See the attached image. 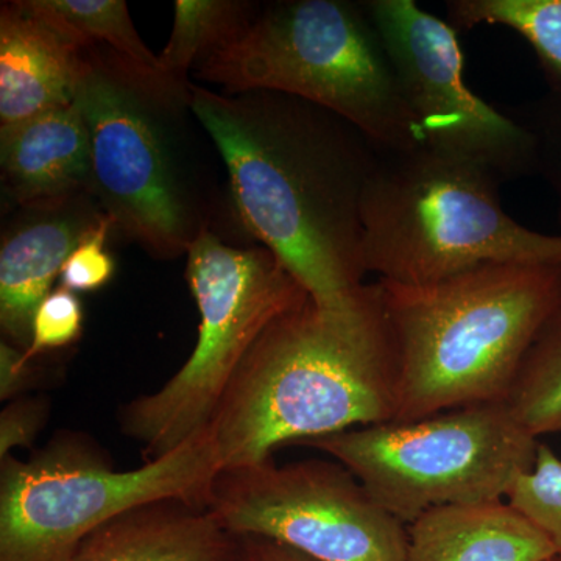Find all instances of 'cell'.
<instances>
[{
	"label": "cell",
	"instance_id": "obj_1",
	"mask_svg": "<svg viewBox=\"0 0 561 561\" xmlns=\"http://www.w3.org/2000/svg\"><path fill=\"white\" fill-rule=\"evenodd\" d=\"M192 110L224 161L232 216L317 301L360 286L362 203L376 146L337 114L275 91L191 81Z\"/></svg>",
	"mask_w": 561,
	"mask_h": 561
},
{
	"label": "cell",
	"instance_id": "obj_2",
	"mask_svg": "<svg viewBox=\"0 0 561 561\" xmlns=\"http://www.w3.org/2000/svg\"><path fill=\"white\" fill-rule=\"evenodd\" d=\"M398 357L379 283L334 301L311 295L271 321L208 426L220 470L394 419Z\"/></svg>",
	"mask_w": 561,
	"mask_h": 561
},
{
	"label": "cell",
	"instance_id": "obj_3",
	"mask_svg": "<svg viewBox=\"0 0 561 561\" xmlns=\"http://www.w3.org/2000/svg\"><path fill=\"white\" fill-rule=\"evenodd\" d=\"M190 87L110 47L81 50L76 102L90 131V194L114 230L157 260L186 254L219 213L220 154Z\"/></svg>",
	"mask_w": 561,
	"mask_h": 561
},
{
	"label": "cell",
	"instance_id": "obj_4",
	"mask_svg": "<svg viewBox=\"0 0 561 561\" xmlns=\"http://www.w3.org/2000/svg\"><path fill=\"white\" fill-rule=\"evenodd\" d=\"M378 283L398 357L393 420L505 402L561 309L559 265L486 264L419 286Z\"/></svg>",
	"mask_w": 561,
	"mask_h": 561
},
{
	"label": "cell",
	"instance_id": "obj_5",
	"mask_svg": "<svg viewBox=\"0 0 561 561\" xmlns=\"http://www.w3.org/2000/svg\"><path fill=\"white\" fill-rule=\"evenodd\" d=\"M501 183L482 165L424 144L376 147L362 203L367 273L419 286L486 264L561 267V236L508 216Z\"/></svg>",
	"mask_w": 561,
	"mask_h": 561
},
{
	"label": "cell",
	"instance_id": "obj_6",
	"mask_svg": "<svg viewBox=\"0 0 561 561\" xmlns=\"http://www.w3.org/2000/svg\"><path fill=\"white\" fill-rule=\"evenodd\" d=\"M225 94L275 91L337 114L379 149L424 144L364 2L287 0L195 65Z\"/></svg>",
	"mask_w": 561,
	"mask_h": 561
},
{
	"label": "cell",
	"instance_id": "obj_7",
	"mask_svg": "<svg viewBox=\"0 0 561 561\" xmlns=\"http://www.w3.org/2000/svg\"><path fill=\"white\" fill-rule=\"evenodd\" d=\"M186 280L202 321L194 351L154 393L122 408L121 427L160 459L208 430L247 354L273 319L309 297L262 245L234 247L203 232L186 253Z\"/></svg>",
	"mask_w": 561,
	"mask_h": 561
},
{
	"label": "cell",
	"instance_id": "obj_8",
	"mask_svg": "<svg viewBox=\"0 0 561 561\" xmlns=\"http://www.w3.org/2000/svg\"><path fill=\"white\" fill-rule=\"evenodd\" d=\"M356 476L405 526L454 505L505 501L538 451L505 402L390 420L305 443Z\"/></svg>",
	"mask_w": 561,
	"mask_h": 561
},
{
	"label": "cell",
	"instance_id": "obj_9",
	"mask_svg": "<svg viewBox=\"0 0 561 561\" xmlns=\"http://www.w3.org/2000/svg\"><path fill=\"white\" fill-rule=\"evenodd\" d=\"M208 431L160 459L116 471L66 438L28 460L2 459L0 561H72L84 538L122 513L161 501L208 505L220 472Z\"/></svg>",
	"mask_w": 561,
	"mask_h": 561
},
{
	"label": "cell",
	"instance_id": "obj_10",
	"mask_svg": "<svg viewBox=\"0 0 561 561\" xmlns=\"http://www.w3.org/2000/svg\"><path fill=\"white\" fill-rule=\"evenodd\" d=\"M206 508L234 537L268 538L317 561H409L408 526L339 461L220 471Z\"/></svg>",
	"mask_w": 561,
	"mask_h": 561
},
{
	"label": "cell",
	"instance_id": "obj_11",
	"mask_svg": "<svg viewBox=\"0 0 561 561\" xmlns=\"http://www.w3.org/2000/svg\"><path fill=\"white\" fill-rule=\"evenodd\" d=\"M424 146L476 162L502 181L535 173L534 138L463 79L456 28L413 0L364 2Z\"/></svg>",
	"mask_w": 561,
	"mask_h": 561
},
{
	"label": "cell",
	"instance_id": "obj_12",
	"mask_svg": "<svg viewBox=\"0 0 561 561\" xmlns=\"http://www.w3.org/2000/svg\"><path fill=\"white\" fill-rule=\"evenodd\" d=\"M106 214L90 194L21 206L0 245V328L7 342L27 350L36 309L54 290L77 245Z\"/></svg>",
	"mask_w": 561,
	"mask_h": 561
},
{
	"label": "cell",
	"instance_id": "obj_13",
	"mask_svg": "<svg viewBox=\"0 0 561 561\" xmlns=\"http://www.w3.org/2000/svg\"><path fill=\"white\" fill-rule=\"evenodd\" d=\"M0 172L20 208L90 192V131L77 102L0 127Z\"/></svg>",
	"mask_w": 561,
	"mask_h": 561
},
{
	"label": "cell",
	"instance_id": "obj_14",
	"mask_svg": "<svg viewBox=\"0 0 561 561\" xmlns=\"http://www.w3.org/2000/svg\"><path fill=\"white\" fill-rule=\"evenodd\" d=\"M81 49L24 2L0 9V127L76 101Z\"/></svg>",
	"mask_w": 561,
	"mask_h": 561
},
{
	"label": "cell",
	"instance_id": "obj_15",
	"mask_svg": "<svg viewBox=\"0 0 561 561\" xmlns=\"http://www.w3.org/2000/svg\"><path fill=\"white\" fill-rule=\"evenodd\" d=\"M238 537L208 508L183 501L140 505L84 538L72 561H236Z\"/></svg>",
	"mask_w": 561,
	"mask_h": 561
},
{
	"label": "cell",
	"instance_id": "obj_16",
	"mask_svg": "<svg viewBox=\"0 0 561 561\" xmlns=\"http://www.w3.org/2000/svg\"><path fill=\"white\" fill-rule=\"evenodd\" d=\"M409 561H546L551 541L507 501L454 505L408 526Z\"/></svg>",
	"mask_w": 561,
	"mask_h": 561
},
{
	"label": "cell",
	"instance_id": "obj_17",
	"mask_svg": "<svg viewBox=\"0 0 561 561\" xmlns=\"http://www.w3.org/2000/svg\"><path fill=\"white\" fill-rule=\"evenodd\" d=\"M457 32L502 25L522 35L537 54L549 91L561 92V0H449Z\"/></svg>",
	"mask_w": 561,
	"mask_h": 561
},
{
	"label": "cell",
	"instance_id": "obj_18",
	"mask_svg": "<svg viewBox=\"0 0 561 561\" xmlns=\"http://www.w3.org/2000/svg\"><path fill=\"white\" fill-rule=\"evenodd\" d=\"M33 14L83 50L105 46L140 65L160 68L140 39L124 0H22Z\"/></svg>",
	"mask_w": 561,
	"mask_h": 561
},
{
	"label": "cell",
	"instance_id": "obj_19",
	"mask_svg": "<svg viewBox=\"0 0 561 561\" xmlns=\"http://www.w3.org/2000/svg\"><path fill=\"white\" fill-rule=\"evenodd\" d=\"M260 7L241 0H176L168 46L158 55L160 68L187 79L192 66L238 38Z\"/></svg>",
	"mask_w": 561,
	"mask_h": 561
},
{
	"label": "cell",
	"instance_id": "obj_20",
	"mask_svg": "<svg viewBox=\"0 0 561 561\" xmlns=\"http://www.w3.org/2000/svg\"><path fill=\"white\" fill-rule=\"evenodd\" d=\"M505 404L531 437L561 434V309L531 343Z\"/></svg>",
	"mask_w": 561,
	"mask_h": 561
},
{
	"label": "cell",
	"instance_id": "obj_21",
	"mask_svg": "<svg viewBox=\"0 0 561 561\" xmlns=\"http://www.w3.org/2000/svg\"><path fill=\"white\" fill-rule=\"evenodd\" d=\"M505 501L546 535L561 559V459L548 445H538L534 467L516 479Z\"/></svg>",
	"mask_w": 561,
	"mask_h": 561
},
{
	"label": "cell",
	"instance_id": "obj_22",
	"mask_svg": "<svg viewBox=\"0 0 561 561\" xmlns=\"http://www.w3.org/2000/svg\"><path fill=\"white\" fill-rule=\"evenodd\" d=\"M508 116L534 138L535 173L551 186L561 224V92L549 91L530 105L512 110Z\"/></svg>",
	"mask_w": 561,
	"mask_h": 561
},
{
	"label": "cell",
	"instance_id": "obj_23",
	"mask_svg": "<svg viewBox=\"0 0 561 561\" xmlns=\"http://www.w3.org/2000/svg\"><path fill=\"white\" fill-rule=\"evenodd\" d=\"M84 311L77 294L57 287L36 309L32 323L31 346L25 350L28 360H36L50 351L68 348L83 334Z\"/></svg>",
	"mask_w": 561,
	"mask_h": 561
},
{
	"label": "cell",
	"instance_id": "obj_24",
	"mask_svg": "<svg viewBox=\"0 0 561 561\" xmlns=\"http://www.w3.org/2000/svg\"><path fill=\"white\" fill-rule=\"evenodd\" d=\"M114 230L113 221L103 217L94 228L70 253L60 275V286L73 294L101 290L113 279L116 261L110 253L108 236Z\"/></svg>",
	"mask_w": 561,
	"mask_h": 561
},
{
	"label": "cell",
	"instance_id": "obj_25",
	"mask_svg": "<svg viewBox=\"0 0 561 561\" xmlns=\"http://www.w3.org/2000/svg\"><path fill=\"white\" fill-rule=\"evenodd\" d=\"M46 402L38 398H18L0 415V460L16 448H27L47 420Z\"/></svg>",
	"mask_w": 561,
	"mask_h": 561
},
{
	"label": "cell",
	"instance_id": "obj_26",
	"mask_svg": "<svg viewBox=\"0 0 561 561\" xmlns=\"http://www.w3.org/2000/svg\"><path fill=\"white\" fill-rule=\"evenodd\" d=\"M38 371L35 360L25 357V350L10 342L0 343V400H18L35 386Z\"/></svg>",
	"mask_w": 561,
	"mask_h": 561
},
{
	"label": "cell",
	"instance_id": "obj_27",
	"mask_svg": "<svg viewBox=\"0 0 561 561\" xmlns=\"http://www.w3.org/2000/svg\"><path fill=\"white\" fill-rule=\"evenodd\" d=\"M236 561H317L297 549L268 538L238 537Z\"/></svg>",
	"mask_w": 561,
	"mask_h": 561
},
{
	"label": "cell",
	"instance_id": "obj_28",
	"mask_svg": "<svg viewBox=\"0 0 561 561\" xmlns=\"http://www.w3.org/2000/svg\"><path fill=\"white\" fill-rule=\"evenodd\" d=\"M546 561H561V559H559V557H552V559H549V560H546Z\"/></svg>",
	"mask_w": 561,
	"mask_h": 561
}]
</instances>
